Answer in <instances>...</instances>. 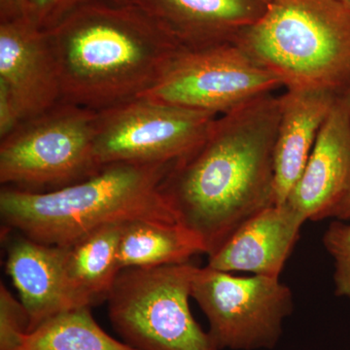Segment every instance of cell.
I'll list each match as a JSON object with an SVG mask.
<instances>
[{"label":"cell","instance_id":"20","mask_svg":"<svg viewBox=\"0 0 350 350\" xmlns=\"http://www.w3.org/2000/svg\"><path fill=\"white\" fill-rule=\"evenodd\" d=\"M322 243L335 262V294L350 300V225L336 219L324 232Z\"/></svg>","mask_w":350,"mask_h":350},{"label":"cell","instance_id":"15","mask_svg":"<svg viewBox=\"0 0 350 350\" xmlns=\"http://www.w3.org/2000/svg\"><path fill=\"white\" fill-rule=\"evenodd\" d=\"M337 94L324 90H286L273 151L275 206L286 202L300 179Z\"/></svg>","mask_w":350,"mask_h":350},{"label":"cell","instance_id":"25","mask_svg":"<svg viewBox=\"0 0 350 350\" xmlns=\"http://www.w3.org/2000/svg\"><path fill=\"white\" fill-rule=\"evenodd\" d=\"M342 3L345 4V5L349 6L350 8V0H340Z\"/></svg>","mask_w":350,"mask_h":350},{"label":"cell","instance_id":"14","mask_svg":"<svg viewBox=\"0 0 350 350\" xmlns=\"http://www.w3.org/2000/svg\"><path fill=\"white\" fill-rule=\"evenodd\" d=\"M306 219L287 204L273 206L246 221L208 255L211 268L280 278Z\"/></svg>","mask_w":350,"mask_h":350},{"label":"cell","instance_id":"16","mask_svg":"<svg viewBox=\"0 0 350 350\" xmlns=\"http://www.w3.org/2000/svg\"><path fill=\"white\" fill-rule=\"evenodd\" d=\"M122 226H105L63 246L68 282L89 308L107 301L122 271L118 258Z\"/></svg>","mask_w":350,"mask_h":350},{"label":"cell","instance_id":"2","mask_svg":"<svg viewBox=\"0 0 350 350\" xmlns=\"http://www.w3.org/2000/svg\"><path fill=\"white\" fill-rule=\"evenodd\" d=\"M62 100L100 111L148 93L181 46L133 4L88 0L44 31Z\"/></svg>","mask_w":350,"mask_h":350},{"label":"cell","instance_id":"22","mask_svg":"<svg viewBox=\"0 0 350 350\" xmlns=\"http://www.w3.org/2000/svg\"><path fill=\"white\" fill-rule=\"evenodd\" d=\"M25 0H0V22L25 18Z\"/></svg>","mask_w":350,"mask_h":350},{"label":"cell","instance_id":"24","mask_svg":"<svg viewBox=\"0 0 350 350\" xmlns=\"http://www.w3.org/2000/svg\"><path fill=\"white\" fill-rule=\"evenodd\" d=\"M103 1L108 2V3L117 4V5H123V4H128V0H103Z\"/></svg>","mask_w":350,"mask_h":350},{"label":"cell","instance_id":"11","mask_svg":"<svg viewBox=\"0 0 350 350\" xmlns=\"http://www.w3.org/2000/svg\"><path fill=\"white\" fill-rule=\"evenodd\" d=\"M350 186V94L338 96L285 204L306 221L331 218Z\"/></svg>","mask_w":350,"mask_h":350},{"label":"cell","instance_id":"13","mask_svg":"<svg viewBox=\"0 0 350 350\" xmlns=\"http://www.w3.org/2000/svg\"><path fill=\"white\" fill-rule=\"evenodd\" d=\"M269 0H128L181 47L234 43L266 12Z\"/></svg>","mask_w":350,"mask_h":350},{"label":"cell","instance_id":"18","mask_svg":"<svg viewBox=\"0 0 350 350\" xmlns=\"http://www.w3.org/2000/svg\"><path fill=\"white\" fill-rule=\"evenodd\" d=\"M16 350H137L108 335L91 308L56 315L31 331Z\"/></svg>","mask_w":350,"mask_h":350},{"label":"cell","instance_id":"3","mask_svg":"<svg viewBox=\"0 0 350 350\" xmlns=\"http://www.w3.org/2000/svg\"><path fill=\"white\" fill-rule=\"evenodd\" d=\"M174 165L112 163L85 180L49 192L2 187L3 227L40 243L68 246L107 225L179 223L161 191Z\"/></svg>","mask_w":350,"mask_h":350},{"label":"cell","instance_id":"23","mask_svg":"<svg viewBox=\"0 0 350 350\" xmlns=\"http://www.w3.org/2000/svg\"><path fill=\"white\" fill-rule=\"evenodd\" d=\"M331 218L338 219V220L350 219V186L344 198L338 202V206L332 213Z\"/></svg>","mask_w":350,"mask_h":350},{"label":"cell","instance_id":"4","mask_svg":"<svg viewBox=\"0 0 350 350\" xmlns=\"http://www.w3.org/2000/svg\"><path fill=\"white\" fill-rule=\"evenodd\" d=\"M234 43L286 90L350 94V8L340 0H269Z\"/></svg>","mask_w":350,"mask_h":350},{"label":"cell","instance_id":"9","mask_svg":"<svg viewBox=\"0 0 350 350\" xmlns=\"http://www.w3.org/2000/svg\"><path fill=\"white\" fill-rule=\"evenodd\" d=\"M283 87L236 43L182 47L161 79L144 96L222 115Z\"/></svg>","mask_w":350,"mask_h":350},{"label":"cell","instance_id":"6","mask_svg":"<svg viewBox=\"0 0 350 350\" xmlns=\"http://www.w3.org/2000/svg\"><path fill=\"white\" fill-rule=\"evenodd\" d=\"M196 266L124 269L107 299L113 328L137 350H220L190 308Z\"/></svg>","mask_w":350,"mask_h":350},{"label":"cell","instance_id":"19","mask_svg":"<svg viewBox=\"0 0 350 350\" xmlns=\"http://www.w3.org/2000/svg\"><path fill=\"white\" fill-rule=\"evenodd\" d=\"M29 312L8 288L0 283V350H16L29 334Z\"/></svg>","mask_w":350,"mask_h":350},{"label":"cell","instance_id":"21","mask_svg":"<svg viewBox=\"0 0 350 350\" xmlns=\"http://www.w3.org/2000/svg\"><path fill=\"white\" fill-rule=\"evenodd\" d=\"M88 0H25V18L40 31H46L59 24Z\"/></svg>","mask_w":350,"mask_h":350},{"label":"cell","instance_id":"7","mask_svg":"<svg viewBox=\"0 0 350 350\" xmlns=\"http://www.w3.org/2000/svg\"><path fill=\"white\" fill-rule=\"evenodd\" d=\"M218 116L140 96L98 111L94 155L100 167L175 165L204 142Z\"/></svg>","mask_w":350,"mask_h":350},{"label":"cell","instance_id":"17","mask_svg":"<svg viewBox=\"0 0 350 350\" xmlns=\"http://www.w3.org/2000/svg\"><path fill=\"white\" fill-rule=\"evenodd\" d=\"M200 253H206L204 241L180 223L135 220L122 226L121 269L184 264Z\"/></svg>","mask_w":350,"mask_h":350},{"label":"cell","instance_id":"5","mask_svg":"<svg viewBox=\"0 0 350 350\" xmlns=\"http://www.w3.org/2000/svg\"><path fill=\"white\" fill-rule=\"evenodd\" d=\"M96 119L98 111L61 101L21 123L0 139L2 187L49 192L98 174Z\"/></svg>","mask_w":350,"mask_h":350},{"label":"cell","instance_id":"8","mask_svg":"<svg viewBox=\"0 0 350 350\" xmlns=\"http://www.w3.org/2000/svg\"><path fill=\"white\" fill-rule=\"evenodd\" d=\"M192 298L220 350L273 349L294 310L291 289L280 278L237 276L207 265L196 266Z\"/></svg>","mask_w":350,"mask_h":350},{"label":"cell","instance_id":"10","mask_svg":"<svg viewBox=\"0 0 350 350\" xmlns=\"http://www.w3.org/2000/svg\"><path fill=\"white\" fill-rule=\"evenodd\" d=\"M0 89L22 123L61 103V80L45 32L27 18L0 22Z\"/></svg>","mask_w":350,"mask_h":350},{"label":"cell","instance_id":"1","mask_svg":"<svg viewBox=\"0 0 350 350\" xmlns=\"http://www.w3.org/2000/svg\"><path fill=\"white\" fill-rule=\"evenodd\" d=\"M280 98L262 94L214 121L204 142L175 163L161 191L180 224L218 250L257 213L275 206L273 151Z\"/></svg>","mask_w":350,"mask_h":350},{"label":"cell","instance_id":"12","mask_svg":"<svg viewBox=\"0 0 350 350\" xmlns=\"http://www.w3.org/2000/svg\"><path fill=\"white\" fill-rule=\"evenodd\" d=\"M6 271L29 312V333L56 315L89 308L66 275L63 246L48 245L3 227Z\"/></svg>","mask_w":350,"mask_h":350}]
</instances>
